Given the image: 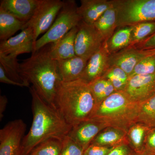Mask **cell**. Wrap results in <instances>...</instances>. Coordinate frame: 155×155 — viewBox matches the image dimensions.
Masks as SVG:
<instances>
[{"mask_svg":"<svg viewBox=\"0 0 155 155\" xmlns=\"http://www.w3.org/2000/svg\"><path fill=\"white\" fill-rule=\"evenodd\" d=\"M29 91L32 98L33 121L22 140L20 155H29L35 147L49 139L64 138L72 127L57 108L42 99L33 86L29 87Z\"/></svg>","mask_w":155,"mask_h":155,"instance_id":"cell-1","label":"cell"},{"mask_svg":"<svg viewBox=\"0 0 155 155\" xmlns=\"http://www.w3.org/2000/svg\"><path fill=\"white\" fill-rule=\"evenodd\" d=\"M19 67L22 77L33 84L39 95L56 108L55 98L58 84L62 80L58 62L50 55L49 44L32 53L30 58L19 64Z\"/></svg>","mask_w":155,"mask_h":155,"instance_id":"cell-2","label":"cell"},{"mask_svg":"<svg viewBox=\"0 0 155 155\" xmlns=\"http://www.w3.org/2000/svg\"><path fill=\"white\" fill-rule=\"evenodd\" d=\"M54 103L66 122L72 127L90 119L96 106L89 83L81 79L61 81Z\"/></svg>","mask_w":155,"mask_h":155,"instance_id":"cell-3","label":"cell"},{"mask_svg":"<svg viewBox=\"0 0 155 155\" xmlns=\"http://www.w3.org/2000/svg\"><path fill=\"white\" fill-rule=\"evenodd\" d=\"M139 107V103L131 101L123 91H115L97 105L90 119L127 133L137 123Z\"/></svg>","mask_w":155,"mask_h":155,"instance_id":"cell-4","label":"cell"},{"mask_svg":"<svg viewBox=\"0 0 155 155\" xmlns=\"http://www.w3.org/2000/svg\"><path fill=\"white\" fill-rule=\"evenodd\" d=\"M117 14V28L155 20V0H112Z\"/></svg>","mask_w":155,"mask_h":155,"instance_id":"cell-5","label":"cell"},{"mask_svg":"<svg viewBox=\"0 0 155 155\" xmlns=\"http://www.w3.org/2000/svg\"><path fill=\"white\" fill-rule=\"evenodd\" d=\"M64 5L48 30L35 42L33 52L47 45L55 42L65 36L82 20L75 1H64Z\"/></svg>","mask_w":155,"mask_h":155,"instance_id":"cell-6","label":"cell"},{"mask_svg":"<svg viewBox=\"0 0 155 155\" xmlns=\"http://www.w3.org/2000/svg\"><path fill=\"white\" fill-rule=\"evenodd\" d=\"M64 2L61 0H39L33 16L26 23V28L30 27L33 30L35 42L40 35L51 28Z\"/></svg>","mask_w":155,"mask_h":155,"instance_id":"cell-7","label":"cell"},{"mask_svg":"<svg viewBox=\"0 0 155 155\" xmlns=\"http://www.w3.org/2000/svg\"><path fill=\"white\" fill-rule=\"evenodd\" d=\"M77 27L75 39V54L88 61L102 48L104 41L93 25L81 20Z\"/></svg>","mask_w":155,"mask_h":155,"instance_id":"cell-8","label":"cell"},{"mask_svg":"<svg viewBox=\"0 0 155 155\" xmlns=\"http://www.w3.org/2000/svg\"><path fill=\"white\" fill-rule=\"evenodd\" d=\"M26 125L21 119L8 122L0 130V155H20Z\"/></svg>","mask_w":155,"mask_h":155,"instance_id":"cell-9","label":"cell"},{"mask_svg":"<svg viewBox=\"0 0 155 155\" xmlns=\"http://www.w3.org/2000/svg\"><path fill=\"white\" fill-rule=\"evenodd\" d=\"M123 91L134 102L146 101L155 95V74L129 78Z\"/></svg>","mask_w":155,"mask_h":155,"instance_id":"cell-10","label":"cell"},{"mask_svg":"<svg viewBox=\"0 0 155 155\" xmlns=\"http://www.w3.org/2000/svg\"><path fill=\"white\" fill-rule=\"evenodd\" d=\"M35 44L33 30L28 27L16 36L1 42L0 53L17 57L21 54L33 52Z\"/></svg>","mask_w":155,"mask_h":155,"instance_id":"cell-11","label":"cell"},{"mask_svg":"<svg viewBox=\"0 0 155 155\" xmlns=\"http://www.w3.org/2000/svg\"><path fill=\"white\" fill-rule=\"evenodd\" d=\"M106 128L102 123L90 119L73 126L68 135L85 150L99 133Z\"/></svg>","mask_w":155,"mask_h":155,"instance_id":"cell-12","label":"cell"},{"mask_svg":"<svg viewBox=\"0 0 155 155\" xmlns=\"http://www.w3.org/2000/svg\"><path fill=\"white\" fill-rule=\"evenodd\" d=\"M110 55L103 44L102 48L89 59L80 79L90 83L102 77L109 68Z\"/></svg>","mask_w":155,"mask_h":155,"instance_id":"cell-13","label":"cell"},{"mask_svg":"<svg viewBox=\"0 0 155 155\" xmlns=\"http://www.w3.org/2000/svg\"><path fill=\"white\" fill-rule=\"evenodd\" d=\"M39 0H2L0 9L27 23L33 16Z\"/></svg>","mask_w":155,"mask_h":155,"instance_id":"cell-14","label":"cell"},{"mask_svg":"<svg viewBox=\"0 0 155 155\" xmlns=\"http://www.w3.org/2000/svg\"><path fill=\"white\" fill-rule=\"evenodd\" d=\"M146 56L140 50L136 48H128L110 55L109 58V67H119L126 72L129 77L136 66Z\"/></svg>","mask_w":155,"mask_h":155,"instance_id":"cell-15","label":"cell"},{"mask_svg":"<svg viewBox=\"0 0 155 155\" xmlns=\"http://www.w3.org/2000/svg\"><path fill=\"white\" fill-rule=\"evenodd\" d=\"M80 3L78 12L84 22L91 25L113 6L112 0H81Z\"/></svg>","mask_w":155,"mask_h":155,"instance_id":"cell-16","label":"cell"},{"mask_svg":"<svg viewBox=\"0 0 155 155\" xmlns=\"http://www.w3.org/2000/svg\"><path fill=\"white\" fill-rule=\"evenodd\" d=\"M77 26L55 42L49 44L50 54L56 61L65 60L75 57V39Z\"/></svg>","mask_w":155,"mask_h":155,"instance_id":"cell-17","label":"cell"},{"mask_svg":"<svg viewBox=\"0 0 155 155\" xmlns=\"http://www.w3.org/2000/svg\"><path fill=\"white\" fill-rule=\"evenodd\" d=\"M87 61L86 59L77 56L57 61L62 81L69 82L80 79Z\"/></svg>","mask_w":155,"mask_h":155,"instance_id":"cell-18","label":"cell"},{"mask_svg":"<svg viewBox=\"0 0 155 155\" xmlns=\"http://www.w3.org/2000/svg\"><path fill=\"white\" fill-rule=\"evenodd\" d=\"M93 25L102 38L104 43H106L117 28V11L114 5L103 14Z\"/></svg>","mask_w":155,"mask_h":155,"instance_id":"cell-19","label":"cell"},{"mask_svg":"<svg viewBox=\"0 0 155 155\" xmlns=\"http://www.w3.org/2000/svg\"><path fill=\"white\" fill-rule=\"evenodd\" d=\"M125 143H128L127 133L117 128L107 127L99 133L91 144L115 147Z\"/></svg>","mask_w":155,"mask_h":155,"instance_id":"cell-20","label":"cell"},{"mask_svg":"<svg viewBox=\"0 0 155 155\" xmlns=\"http://www.w3.org/2000/svg\"><path fill=\"white\" fill-rule=\"evenodd\" d=\"M26 23L0 9V40L5 41L13 37L18 31L24 30Z\"/></svg>","mask_w":155,"mask_h":155,"instance_id":"cell-21","label":"cell"},{"mask_svg":"<svg viewBox=\"0 0 155 155\" xmlns=\"http://www.w3.org/2000/svg\"><path fill=\"white\" fill-rule=\"evenodd\" d=\"M133 26L119 28L104 45L110 55L130 46Z\"/></svg>","mask_w":155,"mask_h":155,"instance_id":"cell-22","label":"cell"},{"mask_svg":"<svg viewBox=\"0 0 155 155\" xmlns=\"http://www.w3.org/2000/svg\"><path fill=\"white\" fill-rule=\"evenodd\" d=\"M150 129L143 124L136 123L131 126L127 131L128 144L137 154L144 151L145 142L147 134Z\"/></svg>","mask_w":155,"mask_h":155,"instance_id":"cell-23","label":"cell"},{"mask_svg":"<svg viewBox=\"0 0 155 155\" xmlns=\"http://www.w3.org/2000/svg\"><path fill=\"white\" fill-rule=\"evenodd\" d=\"M17 57L0 53V65L3 67L8 77L16 82L24 84L29 87L30 84L20 74L19 64Z\"/></svg>","mask_w":155,"mask_h":155,"instance_id":"cell-24","label":"cell"},{"mask_svg":"<svg viewBox=\"0 0 155 155\" xmlns=\"http://www.w3.org/2000/svg\"><path fill=\"white\" fill-rule=\"evenodd\" d=\"M137 123L143 124L150 129L155 128V95L139 103Z\"/></svg>","mask_w":155,"mask_h":155,"instance_id":"cell-25","label":"cell"},{"mask_svg":"<svg viewBox=\"0 0 155 155\" xmlns=\"http://www.w3.org/2000/svg\"><path fill=\"white\" fill-rule=\"evenodd\" d=\"M63 138H51L47 140L35 147L30 154L35 155H60Z\"/></svg>","mask_w":155,"mask_h":155,"instance_id":"cell-26","label":"cell"},{"mask_svg":"<svg viewBox=\"0 0 155 155\" xmlns=\"http://www.w3.org/2000/svg\"><path fill=\"white\" fill-rule=\"evenodd\" d=\"M155 33V22H142L133 26L130 46L142 41Z\"/></svg>","mask_w":155,"mask_h":155,"instance_id":"cell-27","label":"cell"},{"mask_svg":"<svg viewBox=\"0 0 155 155\" xmlns=\"http://www.w3.org/2000/svg\"><path fill=\"white\" fill-rule=\"evenodd\" d=\"M154 74H155V56H146L136 66L129 78L134 75Z\"/></svg>","mask_w":155,"mask_h":155,"instance_id":"cell-28","label":"cell"},{"mask_svg":"<svg viewBox=\"0 0 155 155\" xmlns=\"http://www.w3.org/2000/svg\"><path fill=\"white\" fill-rule=\"evenodd\" d=\"M84 151L81 147L67 135L63 138L60 155H83Z\"/></svg>","mask_w":155,"mask_h":155,"instance_id":"cell-29","label":"cell"},{"mask_svg":"<svg viewBox=\"0 0 155 155\" xmlns=\"http://www.w3.org/2000/svg\"><path fill=\"white\" fill-rule=\"evenodd\" d=\"M92 94L94 97L96 105L102 101V98L106 85V79L103 78L89 83Z\"/></svg>","mask_w":155,"mask_h":155,"instance_id":"cell-30","label":"cell"},{"mask_svg":"<svg viewBox=\"0 0 155 155\" xmlns=\"http://www.w3.org/2000/svg\"><path fill=\"white\" fill-rule=\"evenodd\" d=\"M114 147L91 144L84 151L83 155H107Z\"/></svg>","mask_w":155,"mask_h":155,"instance_id":"cell-31","label":"cell"},{"mask_svg":"<svg viewBox=\"0 0 155 155\" xmlns=\"http://www.w3.org/2000/svg\"><path fill=\"white\" fill-rule=\"evenodd\" d=\"M128 143L114 147L107 155H137Z\"/></svg>","mask_w":155,"mask_h":155,"instance_id":"cell-32","label":"cell"},{"mask_svg":"<svg viewBox=\"0 0 155 155\" xmlns=\"http://www.w3.org/2000/svg\"><path fill=\"white\" fill-rule=\"evenodd\" d=\"M144 149L147 151L155 153V128L150 129L147 134Z\"/></svg>","mask_w":155,"mask_h":155,"instance_id":"cell-33","label":"cell"},{"mask_svg":"<svg viewBox=\"0 0 155 155\" xmlns=\"http://www.w3.org/2000/svg\"><path fill=\"white\" fill-rule=\"evenodd\" d=\"M101 78L110 81L114 86L116 91H123L127 84L119 78L107 73H105Z\"/></svg>","mask_w":155,"mask_h":155,"instance_id":"cell-34","label":"cell"},{"mask_svg":"<svg viewBox=\"0 0 155 155\" xmlns=\"http://www.w3.org/2000/svg\"><path fill=\"white\" fill-rule=\"evenodd\" d=\"M106 73L115 76L125 83H127L128 79V75L123 69L118 67H110Z\"/></svg>","mask_w":155,"mask_h":155,"instance_id":"cell-35","label":"cell"},{"mask_svg":"<svg viewBox=\"0 0 155 155\" xmlns=\"http://www.w3.org/2000/svg\"><path fill=\"white\" fill-rule=\"evenodd\" d=\"M136 48L139 50L149 49L155 48V33L142 41L135 45Z\"/></svg>","mask_w":155,"mask_h":155,"instance_id":"cell-36","label":"cell"},{"mask_svg":"<svg viewBox=\"0 0 155 155\" xmlns=\"http://www.w3.org/2000/svg\"><path fill=\"white\" fill-rule=\"evenodd\" d=\"M0 82L7 84L15 85V86L21 87H28L27 85H25L24 84L16 82L8 77L3 67L1 65H0Z\"/></svg>","mask_w":155,"mask_h":155,"instance_id":"cell-37","label":"cell"},{"mask_svg":"<svg viewBox=\"0 0 155 155\" xmlns=\"http://www.w3.org/2000/svg\"><path fill=\"white\" fill-rule=\"evenodd\" d=\"M105 79V87L104 91L102 98V101L106 99V98L107 97L110 96V95L116 91L114 86H113L110 81L107 80V79Z\"/></svg>","mask_w":155,"mask_h":155,"instance_id":"cell-38","label":"cell"},{"mask_svg":"<svg viewBox=\"0 0 155 155\" xmlns=\"http://www.w3.org/2000/svg\"><path fill=\"white\" fill-rule=\"evenodd\" d=\"M8 103V98L5 95L0 96V119L2 120L4 116V113L5 110Z\"/></svg>","mask_w":155,"mask_h":155,"instance_id":"cell-39","label":"cell"},{"mask_svg":"<svg viewBox=\"0 0 155 155\" xmlns=\"http://www.w3.org/2000/svg\"><path fill=\"white\" fill-rule=\"evenodd\" d=\"M145 56H155V48L149 49L140 50Z\"/></svg>","mask_w":155,"mask_h":155,"instance_id":"cell-40","label":"cell"},{"mask_svg":"<svg viewBox=\"0 0 155 155\" xmlns=\"http://www.w3.org/2000/svg\"><path fill=\"white\" fill-rule=\"evenodd\" d=\"M137 155H155V153L150 152L145 150L143 153H141V154Z\"/></svg>","mask_w":155,"mask_h":155,"instance_id":"cell-41","label":"cell"},{"mask_svg":"<svg viewBox=\"0 0 155 155\" xmlns=\"http://www.w3.org/2000/svg\"><path fill=\"white\" fill-rule=\"evenodd\" d=\"M28 155H35L33 154H29Z\"/></svg>","mask_w":155,"mask_h":155,"instance_id":"cell-42","label":"cell"},{"mask_svg":"<svg viewBox=\"0 0 155 155\" xmlns=\"http://www.w3.org/2000/svg\"></svg>","mask_w":155,"mask_h":155,"instance_id":"cell-43","label":"cell"}]
</instances>
